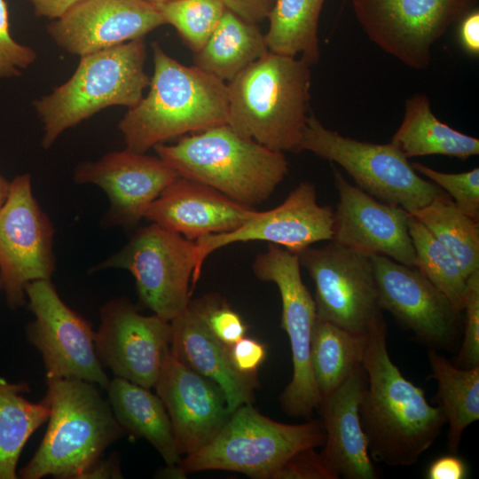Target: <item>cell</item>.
<instances>
[{
	"label": "cell",
	"instance_id": "cell-2",
	"mask_svg": "<svg viewBox=\"0 0 479 479\" xmlns=\"http://www.w3.org/2000/svg\"><path fill=\"white\" fill-rule=\"evenodd\" d=\"M152 50L149 92L118 124L126 148L145 153L171 138L226 124L227 84L196 66L181 64L157 43Z\"/></svg>",
	"mask_w": 479,
	"mask_h": 479
},
{
	"label": "cell",
	"instance_id": "cell-38",
	"mask_svg": "<svg viewBox=\"0 0 479 479\" xmlns=\"http://www.w3.org/2000/svg\"><path fill=\"white\" fill-rule=\"evenodd\" d=\"M36 59L35 51L14 40L11 35L8 8L0 0V78L21 75Z\"/></svg>",
	"mask_w": 479,
	"mask_h": 479
},
{
	"label": "cell",
	"instance_id": "cell-42",
	"mask_svg": "<svg viewBox=\"0 0 479 479\" xmlns=\"http://www.w3.org/2000/svg\"><path fill=\"white\" fill-rule=\"evenodd\" d=\"M467 475V464L454 453L435 459L426 474L428 479H465Z\"/></svg>",
	"mask_w": 479,
	"mask_h": 479
},
{
	"label": "cell",
	"instance_id": "cell-31",
	"mask_svg": "<svg viewBox=\"0 0 479 479\" xmlns=\"http://www.w3.org/2000/svg\"><path fill=\"white\" fill-rule=\"evenodd\" d=\"M26 392H29L26 382L11 383L0 378V479L17 478L22 449L50 416L48 405L43 400L28 401L23 396Z\"/></svg>",
	"mask_w": 479,
	"mask_h": 479
},
{
	"label": "cell",
	"instance_id": "cell-4",
	"mask_svg": "<svg viewBox=\"0 0 479 479\" xmlns=\"http://www.w3.org/2000/svg\"><path fill=\"white\" fill-rule=\"evenodd\" d=\"M310 85V64L269 51L228 82L226 124L271 150L298 153Z\"/></svg>",
	"mask_w": 479,
	"mask_h": 479
},
{
	"label": "cell",
	"instance_id": "cell-46",
	"mask_svg": "<svg viewBox=\"0 0 479 479\" xmlns=\"http://www.w3.org/2000/svg\"><path fill=\"white\" fill-rule=\"evenodd\" d=\"M10 182L0 174V206L4 202L9 193Z\"/></svg>",
	"mask_w": 479,
	"mask_h": 479
},
{
	"label": "cell",
	"instance_id": "cell-13",
	"mask_svg": "<svg viewBox=\"0 0 479 479\" xmlns=\"http://www.w3.org/2000/svg\"><path fill=\"white\" fill-rule=\"evenodd\" d=\"M54 228L36 201L31 176H16L0 206V279L11 307L25 302L26 286L55 271Z\"/></svg>",
	"mask_w": 479,
	"mask_h": 479
},
{
	"label": "cell",
	"instance_id": "cell-41",
	"mask_svg": "<svg viewBox=\"0 0 479 479\" xmlns=\"http://www.w3.org/2000/svg\"><path fill=\"white\" fill-rule=\"evenodd\" d=\"M226 10L242 20L257 24L268 19L276 0H220Z\"/></svg>",
	"mask_w": 479,
	"mask_h": 479
},
{
	"label": "cell",
	"instance_id": "cell-28",
	"mask_svg": "<svg viewBox=\"0 0 479 479\" xmlns=\"http://www.w3.org/2000/svg\"><path fill=\"white\" fill-rule=\"evenodd\" d=\"M428 357L430 376L437 382L434 400L449 425L447 447L455 454L464 430L479 420V365L458 367L431 349Z\"/></svg>",
	"mask_w": 479,
	"mask_h": 479
},
{
	"label": "cell",
	"instance_id": "cell-9",
	"mask_svg": "<svg viewBox=\"0 0 479 479\" xmlns=\"http://www.w3.org/2000/svg\"><path fill=\"white\" fill-rule=\"evenodd\" d=\"M195 265L194 241L151 223L138 228L122 249L92 270L129 271L141 302L170 322L188 307Z\"/></svg>",
	"mask_w": 479,
	"mask_h": 479
},
{
	"label": "cell",
	"instance_id": "cell-17",
	"mask_svg": "<svg viewBox=\"0 0 479 479\" xmlns=\"http://www.w3.org/2000/svg\"><path fill=\"white\" fill-rule=\"evenodd\" d=\"M170 342L169 321L140 314L126 298L109 300L100 309L96 349L116 377L154 388Z\"/></svg>",
	"mask_w": 479,
	"mask_h": 479
},
{
	"label": "cell",
	"instance_id": "cell-36",
	"mask_svg": "<svg viewBox=\"0 0 479 479\" xmlns=\"http://www.w3.org/2000/svg\"><path fill=\"white\" fill-rule=\"evenodd\" d=\"M189 306L196 311L210 333L225 345L231 346L246 336L247 326L242 318L219 296L206 295L190 301Z\"/></svg>",
	"mask_w": 479,
	"mask_h": 479
},
{
	"label": "cell",
	"instance_id": "cell-7",
	"mask_svg": "<svg viewBox=\"0 0 479 479\" xmlns=\"http://www.w3.org/2000/svg\"><path fill=\"white\" fill-rule=\"evenodd\" d=\"M326 433L321 420L286 424L261 414L252 404L232 412L214 439L178 465L188 472L225 470L255 479H272L294 454L323 446Z\"/></svg>",
	"mask_w": 479,
	"mask_h": 479
},
{
	"label": "cell",
	"instance_id": "cell-40",
	"mask_svg": "<svg viewBox=\"0 0 479 479\" xmlns=\"http://www.w3.org/2000/svg\"><path fill=\"white\" fill-rule=\"evenodd\" d=\"M230 357L235 369L247 375L256 374L266 357V347L259 341L244 336L229 346Z\"/></svg>",
	"mask_w": 479,
	"mask_h": 479
},
{
	"label": "cell",
	"instance_id": "cell-33",
	"mask_svg": "<svg viewBox=\"0 0 479 479\" xmlns=\"http://www.w3.org/2000/svg\"><path fill=\"white\" fill-rule=\"evenodd\" d=\"M409 234L416 255V266L462 312L467 279L452 254L423 225L409 214Z\"/></svg>",
	"mask_w": 479,
	"mask_h": 479
},
{
	"label": "cell",
	"instance_id": "cell-20",
	"mask_svg": "<svg viewBox=\"0 0 479 479\" xmlns=\"http://www.w3.org/2000/svg\"><path fill=\"white\" fill-rule=\"evenodd\" d=\"M164 24L157 6L145 0H82L47 32L60 48L81 57L144 38Z\"/></svg>",
	"mask_w": 479,
	"mask_h": 479
},
{
	"label": "cell",
	"instance_id": "cell-29",
	"mask_svg": "<svg viewBox=\"0 0 479 479\" xmlns=\"http://www.w3.org/2000/svg\"><path fill=\"white\" fill-rule=\"evenodd\" d=\"M366 334L317 317L310 342V366L320 397L339 387L363 365Z\"/></svg>",
	"mask_w": 479,
	"mask_h": 479
},
{
	"label": "cell",
	"instance_id": "cell-14",
	"mask_svg": "<svg viewBox=\"0 0 479 479\" xmlns=\"http://www.w3.org/2000/svg\"><path fill=\"white\" fill-rule=\"evenodd\" d=\"M25 293L35 315L27 337L42 355L46 376L77 378L106 389L110 380L91 325L62 301L51 279L31 281Z\"/></svg>",
	"mask_w": 479,
	"mask_h": 479
},
{
	"label": "cell",
	"instance_id": "cell-45",
	"mask_svg": "<svg viewBox=\"0 0 479 479\" xmlns=\"http://www.w3.org/2000/svg\"><path fill=\"white\" fill-rule=\"evenodd\" d=\"M186 475L187 472L178 464L167 465V467L160 472L161 477L167 478H186Z\"/></svg>",
	"mask_w": 479,
	"mask_h": 479
},
{
	"label": "cell",
	"instance_id": "cell-44",
	"mask_svg": "<svg viewBox=\"0 0 479 479\" xmlns=\"http://www.w3.org/2000/svg\"><path fill=\"white\" fill-rule=\"evenodd\" d=\"M33 7L35 14L57 20L64 15L71 7L82 0H27Z\"/></svg>",
	"mask_w": 479,
	"mask_h": 479
},
{
	"label": "cell",
	"instance_id": "cell-6",
	"mask_svg": "<svg viewBox=\"0 0 479 479\" xmlns=\"http://www.w3.org/2000/svg\"><path fill=\"white\" fill-rule=\"evenodd\" d=\"M145 56L144 38L81 56L72 76L34 104L43 123V147L106 107L136 106L150 83Z\"/></svg>",
	"mask_w": 479,
	"mask_h": 479
},
{
	"label": "cell",
	"instance_id": "cell-3",
	"mask_svg": "<svg viewBox=\"0 0 479 479\" xmlns=\"http://www.w3.org/2000/svg\"><path fill=\"white\" fill-rule=\"evenodd\" d=\"M43 401L50 409L44 436L24 479L95 478L105 450L124 432L96 384L77 378L46 376Z\"/></svg>",
	"mask_w": 479,
	"mask_h": 479
},
{
	"label": "cell",
	"instance_id": "cell-15",
	"mask_svg": "<svg viewBox=\"0 0 479 479\" xmlns=\"http://www.w3.org/2000/svg\"><path fill=\"white\" fill-rule=\"evenodd\" d=\"M370 257L381 309L431 349L455 348L460 312L448 297L417 267L385 255Z\"/></svg>",
	"mask_w": 479,
	"mask_h": 479
},
{
	"label": "cell",
	"instance_id": "cell-26",
	"mask_svg": "<svg viewBox=\"0 0 479 479\" xmlns=\"http://www.w3.org/2000/svg\"><path fill=\"white\" fill-rule=\"evenodd\" d=\"M390 143L407 158L444 155L467 160L479 153V139L442 122L426 94L416 93L404 104L400 126Z\"/></svg>",
	"mask_w": 479,
	"mask_h": 479
},
{
	"label": "cell",
	"instance_id": "cell-5",
	"mask_svg": "<svg viewBox=\"0 0 479 479\" xmlns=\"http://www.w3.org/2000/svg\"><path fill=\"white\" fill-rule=\"evenodd\" d=\"M153 149L179 177L207 185L252 208L267 200L288 173L284 153L245 138L227 124Z\"/></svg>",
	"mask_w": 479,
	"mask_h": 479
},
{
	"label": "cell",
	"instance_id": "cell-10",
	"mask_svg": "<svg viewBox=\"0 0 479 479\" xmlns=\"http://www.w3.org/2000/svg\"><path fill=\"white\" fill-rule=\"evenodd\" d=\"M256 279L272 282L279 288L281 327L287 333L292 352L293 374L280 395L283 411L293 417L310 418L321 400L310 366V342L317 318L314 298L301 276L297 254L269 243L252 263Z\"/></svg>",
	"mask_w": 479,
	"mask_h": 479
},
{
	"label": "cell",
	"instance_id": "cell-22",
	"mask_svg": "<svg viewBox=\"0 0 479 479\" xmlns=\"http://www.w3.org/2000/svg\"><path fill=\"white\" fill-rule=\"evenodd\" d=\"M257 211L207 185L178 176L153 201L144 218L195 241L233 231Z\"/></svg>",
	"mask_w": 479,
	"mask_h": 479
},
{
	"label": "cell",
	"instance_id": "cell-25",
	"mask_svg": "<svg viewBox=\"0 0 479 479\" xmlns=\"http://www.w3.org/2000/svg\"><path fill=\"white\" fill-rule=\"evenodd\" d=\"M106 390L113 413L124 432L147 440L167 465L178 464L181 454L169 414L158 395L116 376Z\"/></svg>",
	"mask_w": 479,
	"mask_h": 479
},
{
	"label": "cell",
	"instance_id": "cell-23",
	"mask_svg": "<svg viewBox=\"0 0 479 479\" xmlns=\"http://www.w3.org/2000/svg\"><path fill=\"white\" fill-rule=\"evenodd\" d=\"M366 385L362 365L356 368L335 389L321 397L320 411L326 433L321 454L332 470L345 479H376L358 407Z\"/></svg>",
	"mask_w": 479,
	"mask_h": 479
},
{
	"label": "cell",
	"instance_id": "cell-8",
	"mask_svg": "<svg viewBox=\"0 0 479 479\" xmlns=\"http://www.w3.org/2000/svg\"><path fill=\"white\" fill-rule=\"evenodd\" d=\"M307 151L341 166L357 186L376 200L409 214L446 194L422 178L390 142L374 144L345 137L326 128L310 113L298 153Z\"/></svg>",
	"mask_w": 479,
	"mask_h": 479
},
{
	"label": "cell",
	"instance_id": "cell-47",
	"mask_svg": "<svg viewBox=\"0 0 479 479\" xmlns=\"http://www.w3.org/2000/svg\"><path fill=\"white\" fill-rule=\"evenodd\" d=\"M146 2H149L151 4H166V3H169V2H171V1H174V0H145Z\"/></svg>",
	"mask_w": 479,
	"mask_h": 479
},
{
	"label": "cell",
	"instance_id": "cell-35",
	"mask_svg": "<svg viewBox=\"0 0 479 479\" xmlns=\"http://www.w3.org/2000/svg\"><path fill=\"white\" fill-rule=\"evenodd\" d=\"M414 170L444 189L466 215L479 220V169L461 173H444L412 162Z\"/></svg>",
	"mask_w": 479,
	"mask_h": 479
},
{
	"label": "cell",
	"instance_id": "cell-24",
	"mask_svg": "<svg viewBox=\"0 0 479 479\" xmlns=\"http://www.w3.org/2000/svg\"><path fill=\"white\" fill-rule=\"evenodd\" d=\"M170 325L171 354L222 389L230 413L243 404L253 403L257 387L256 374L247 375L235 369L229 346L210 333L189 304L170 321Z\"/></svg>",
	"mask_w": 479,
	"mask_h": 479
},
{
	"label": "cell",
	"instance_id": "cell-12",
	"mask_svg": "<svg viewBox=\"0 0 479 479\" xmlns=\"http://www.w3.org/2000/svg\"><path fill=\"white\" fill-rule=\"evenodd\" d=\"M297 255L315 284L317 317L360 334L383 317L369 255L334 240Z\"/></svg>",
	"mask_w": 479,
	"mask_h": 479
},
{
	"label": "cell",
	"instance_id": "cell-18",
	"mask_svg": "<svg viewBox=\"0 0 479 479\" xmlns=\"http://www.w3.org/2000/svg\"><path fill=\"white\" fill-rule=\"evenodd\" d=\"M177 173L161 158L126 148L111 152L96 161L81 162L74 170L76 184L100 187L109 200L104 224L136 227L153 201Z\"/></svg>",
	"mask_w": 479,
	"mask_h": 479
},
{
	"label": "cell",
	"instance_id": "cell-16",
	"mask_svg": "<svg viewBox=\"0 0 479 479\" xmlns=\"http://www.w3.org/2000/svg\"><path fill=\"white\" fill-rule=\"evenodd\" d=\"M334 210L319 205L314 184L303 181L278 207L257 213L233 231L209 234L194 241L195 270L192 285L200 275L206 258L214 251L237 242L267 241L299 254L312 244L331 240Z\"/></svg>",
	"mask_w": 479,
	"mask_h": 479
},
{
	"label": "cell",
	"instance_id": "cell-11",
	"mask_svg": "<svg viewBox=\"0 0 479 479\" xmlns=\"http://www.w3.org/2000/svg\"><path fill=\"white\" fill-rule=\"evenodd\" d=\"M478 0H352L355 17L374 44L415 70L428 67L431 48Z\"/></svg>",
	"mask_w": 479,
	"mask_h": 479
},
{
	"label": "cell",
	"instance_id": "cell-1",
	"mask_svg": "<svg viewBox=\"0 0 479 479\" xmlns=\"http://www.w3.org/2000/svg\"><path fill=\"white\" fill-rule=\"evenodd\" d=\"M381 317L366 334L363 366L366 385L358 414L369 455L388 466H411L434 444L446 423L439 406L407 380L387 348Z\"/></svg>",
	"mask_w": 479,
	"mask_h": 479
},
{
	"label": "cell",
	"instance_id": "cell-48",
	"mask_svg": "<svg viewBox=\"0 0 479 479\" xmlns=\"http://www.w3.org/2000/svg\"><path fill=\"white\" fill-rule=\"evenodd\" d=\"M2 287L1 279H0V288Z\"/></svg>",
	"mask_w": 479,
	"mask_h": 479
},
{
	"label": "cell",
	"instance_id": "cell-27",
	"mask_svg": "<svg viewBox=\"0 0 479 479\" xmlns=\"http://www.w3.org/2000/svg\"><path fill=\"white\" fill-rule=\"evenodd\" d=\"M268 51L265 36L256 24L225 9L194 60L197 67L225 82Z\"/></svg>",
	"mask_w": 479,
	"mask_h": 479
},
{
	"label": "cell",
	"instance_id": "cell-30",
	"mask_svg": "<svg viewBox=\"0 0 479 479\" xmlns=\"http://www.w3.org/2000/svg\"><path fill=\"white\" fill-rule=\"evenodd\" d=\"M326 0H276L264 34L270 51L296 57L310 66L320 59L318 21Z\"/></svg>",
	"mask_w": 479,
	"mask_h": 479
},
{
	"label": "cell",
	"instance_id": "cell-21",
	"mask_svg": "<svg viewBox=\"0 0 479 479\" xmlns=\"http://www.w3.org/2000/svg\"><path fill=\"white\" fill-rule=\"evenodd\" d=\"M154 388L169 414L181 455L192 454L211 442L231 415L222 389L177 360L170 350Z\"/></svg>",
	"mask_w": 479,
	"mask_h": 479
},
{
	"label": "cell",
	"instance_id": "cell-32",
	"mask_svg": "<svg viewBox=\"0 0 479 479\" xmlns=\"http://www.w3.org/2000/svg\"><path fill=\"white\" fill-rule=\"evenodd\" d=\"M455 257L466 279L479 271V224L463 213L446 193L412 211Z\"/></svg>",
	"mask_w": 479,
	"mask_h": 479
},
{
	"label": "cell",
	"instance_id": "cell-37",
	"mask_svg": "<svg viewBox=\"0 0 479 479\" xmlns=\"http://www.w3.org/2000/svg\"><path fill=\"white\" fill-rule=\"evenodd\" d=\"M463 311V342L452 363L460 368H473L479 365V271L467 279Z\"/></svg>",
	"mask_w": 479,
	"mask_h": 479
},
{
	"label": "cell",
	"instance_id": "cell-39",
	"mask_svg": "<svg viewBox=\"0 0 479 479\" xmlns=\"http://www.w3.org/2000/svg\"><path fill=\"white\" fill-rule=\"evenodd\" d=\"M321 452L315 448L299 451L273 475L272 479H338Z\"/></svg>",
	"mask_w": 479,
	"mask_h": 479
},
{
	"label": "cell",
	"instance_id": "cell-34",
	"mask_svg": "<svg viewBox=\"0 0 479 479\" xmlns=\"http://www.w3.org/2000/svg\"><path fill=\"white\" fill-rule=\"evenodd\" d=\"M156 6L194 53L204 46L225 11L220 0H174Z\"/></svg>",
	"mask_w": 479,
	"mask_h": 479
},
{
	"label": "cell",
	"instance_id": "cell-19",
	"mask_svg": "<svg viewBox=\"0 0 479 479\" xmlns=\"http://www.w3.org/2000/svg\"><path fill=\"white\" fill-rule=\"evenodd\" d=\"M339 200L334 216V240L366 255H385L400 263L416 266L409 234V213L381 202L349 183L332 165Z\"/></svg>",
	"mask_w": 479,
	"mask_h": 479
},
{
	"label": "cell",
	"instance_id": "cell-43",
	"mask_svg": "<svg viewBox=\"0 0 479 479\" xmlns=\"http://www.w3.org/2000/svg\"><path fill=\"white\" fill-rule=\"evenodd\" d=\"M458 38L461 47L474 56L479 54V11L474 9L459 22Z\"/></svg>",
	"mask_w": 479,
	"mask_h": 479
}]
</instances>
